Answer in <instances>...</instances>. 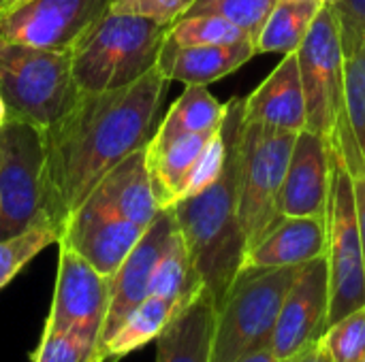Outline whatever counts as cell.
<instances>
[{
	"instance_id": "obj_1",
	"label": "cell",
	"mask_w": 365,
	"mask_h": 362,
	"mask_svg": "<svg viewBox=\"0 0 365 362\" xmlns=\"http://www.w3.org/2000/svg\"><path fill=\"white\" fill-rule=\"evenodd\" d=\"M167 83L154 66L124 87L79 92L64 115L43 130L45 218L60 233L96 183L128 154L145 147Z\"/></svg>"
},
{
	"instance_id": "obj_12",
	"label": "cell",
	"mask_w": 365,
	"mask_h": 362,
	"mask_svg": "<svg viewBox=\"0 0 365 362\" xmlns=\"http://www.w3.org/2000/svg\"><path fill=\"white\" fill-rule=\"evenodd\" d=\"M329 271L327 258L319 256L299 267L276 318L269 350L278 361H287L327 329Z\"/></svg>"
},
{
	"instance_id": "obj_14",
	"label": "cell",
	"mask_w": 365,
	"mask_h": 362,
	"mask_svg": "<svg viewBox=\"0 0 365 362\" xmlns=\"http://www.w3.org/2000/svg\"><path fill=\"white\" fill-rule=\"evenodd\" d=\"M143 230L145 228L139 224L81 203L79 209L66 220L58 243L68 245L98 273L113 277L141 239Z\"/></svg>"
},
{
	"instance_id": "obj_23",
	"label": "cell",
	"mask_w": 365,
	"mask_h": 362,
	"mask_svg": "<svg viewBox=\"0 0 365 362\" xmlns=\"http://www.w3.org/2000/svg\"><path fill=\"white\" fill-rule=\"evenodd\" d=\"M184 305V303H182ZM178 303H171L167 299L150 294L141 305H137L124 322L115 329V333L109 337L103 350V362H115L130 352L148 346L150 341H156L160 331L167 326V322L178 312Z\"/></svg>"
},
{
	"instance_id": "obj_15",
	"label": "cell",
	"mask_w": 365,
	"mask_h": 362,
	"mask_svg": "<svg viewBox=\"0 0 365 362\" xmlns=\"http://www.w3.org/2000/svg\"><path fill=\"white\" fill-rule=\"evenodd\" d=\"M329 203V149L314 130H299L280 190V215L325 218Z\"/></svg>"
},
{
	"instance_id": "obj_6",
	"label": "cell",
	"mask_w": 365,
	"mask_h": 362,
	"mask_svg": "<svg viewBox=\"0 0 365 362\" xmlns=\"http://www.w3.org/2000/svg\"><path fill=\"white\" fill-rule=\"evenodd\" d=\"M327 149H329V203H327L325 258L329 271V312H327V326H329L365 305V267L353 177L340 149L331 141H327Z\"/></svg>"
},
{
	"instance_id": "obj_11",
	"label": "cell",
	"mask_w": 365,
	"mask_h": 362,
	"mask_svg": "<svg viewBox=\"0 0 365 362\" xmlns=\"http://www.w3.org/2000/svg\"><path fill=\"white\" fill-rule=\"evenodd\" d=\"M111 0H26L0 11V41L43 49H71Z\"/></svg>"
},
{
	"instance_id": "obj_5",
	"label": "cell",
	"mask_w": 365,
	"mask_h": 362,
	"mask_svg": "<svg viewBox=\"0 0 365 362\" xmlns=\"http://www.w3.org/2000/svg\"><path fill=\"white\" fill-rule=\"evenodd\" d=\"M0 94L9 117L47 128L75 102L71 51L0 41Z\"/></svg>"
},
{
	"instance_id": "obj_10",
	"label": "cell",
	"mask_w": 365,
	"mask_h": 362,
	"mask_svg": "<svg viewBox=\"0 0 365 362\" xmlns=\"http://www.w3.org/2000/svg\"><path fill=\"white\" fill-rule=\"evenodd\" d=\"M56 288L45 331H71L98 346L109 309L111 277L98 273L68 245L58 243Z\"/></svg>"
},
{
	"instance_id": "obj_34",
	"label": "cell",
	"mask_w": 365,
	"mask_h": 362,
	"mask_svg": "<svg viewBox=\"0 0 365 362\" xmlns=\"http://www.w3.org/2000/svg\"><path fill=\"white\" fill-rule=\"evenodd\" d=\"M338 19L344 58L357 53L365 41V0H325Z\"/></svg>"
},
{
	"instance_id": "obj_26",
	"label": "cell",
	"mask_w": 365,
	"mask_h": 362,
	"mask_svg": "<svg viewBox=\"0 0 365 362\" xmlns=\"http://www.w3.org/2000/svg\"><path fill=\"white\" fill-rule=\"evenodd\" d=\"M252 38L246 30L231 23L229 19H222L218 15H188L175 19L165 41L180 47H195V45H229ZM255 41V38H252Z\"/></svg>"
},
{
	"instance_id": "obj_27",
	"label": "cell",
	"mask_w": 365,
	"mask_h": 362,
	"mask_svg": "<svg viewBox=\"0 0 365 362\" xmlns=\"http://www.w3.org/2000/svg\"><path fill=\"white\" fill-rule=\"evenodd\" d=\"M60 241V230L49 222L34 224L19 235L0 239V290L6 288L24 267L45 247Z\"/></svg>"
},
{
	"instance_id": "obj_8",
	"label": "cell",
	"mask_w": 365,
	"mask_h": 362,
	"mask_svg": "<svg viewBox=\"0 0 365 362\" xmlns=\"http://www.w3.org/2000/svg\"><path fill=\"white\" fill-rule=\"evenodd\" d=\"M43 173V128L6 117L0 128V239L49 222L45 218Z\"/></svg>"
},
{
	"instance_id": "obj_36",
	"label": "cell",
	"mask_w": 365,
	"mask_h": 362,
	"mask_svg": "<svg viewBox=\"0 0 365 362\" xmlns=\"http://www.w3.org/2000/svg\"><path fill=\"white\" fill-rule=\"evenodd\" d=\"M280 362H334V361H331V356H329V352H327V348H325L323 339L319 337L317 341L308 344L304 350H299V352H297V354H293L291 358H287V361H280Z\"/></svg>"
},
{
	"instance_id": "obj_25",
	"label": "cell",
	"mask_w": 365,
	"mask_h": 362,
	"mask_svg": "<svg viewBox=\"0 0 365 362\" xmlns=\"http://www.w3.org/2000/svg\"><path fill=\"white\" fill-rule=\"evenodd\" d=\"M199 288H203V286L192 269V262H190L186 243L180 235V228L175 226V230L169 237V243L152 273L150 294L182 305Z\"/></svg>"
},
{
	"instance_id": "obj_40",
	"label": "cell",
	"mask_w": 365,
	"mask_h": 362,
	"mask_svg": "<svg viewBox=\"0 0 365 362\" xmlns=\"http://www.w3.org/2000/svg\"><path fill=\"white\" fill-rule=\"evenodd\" d=\"M293 2H325V0H293Z\"/></svg>"
},
{
	"instance_id": "obj_30",
	"label": "cell",
	"mask_w": 365,
	"mask_h": 362,
	"mask_svg": "<svg viewBox=\"0 0 365 362\" xmlns=\"http://www.w3.org/2000/svg\"><path fill=\"white\" fill-rule=\"evenodd\" d=\"M334 362H357L365 354V305L329 324L321 335Z\"/></svg>"
},
{
	"instance_id": "obj_19",
	"label": "cell",
	"mask_w": 365,
	"mask_h": 362,
	"mask_svg": "<svg viewBox=\"0 0 365 362\" xmlns=\"http://www.w3.org/2000/svg\"><path fill=\"white\" fill-rule=\"evenodd\" d=\"M214 326V297L199 288L156 337V362H212Z\"/></svg>"
},
{
	"instance_id": "obj_18",
	"label": "cell",
	"mask_w": 365,
	"mask_h": 362,
	"mask_svg": "<svg viewBox=\"0 0 365 362\" xmlns=\"http://www.w3.org/2000/svg\"><path fill=\"white\" fill-rule=\"evenodd\" d=\"M327 252L325 218L280 215L267 233L246 252L244 267L278 269L302 267Z\"/></svg>"
},
{
	"instance_id": "obj_20",
	"label": "cell",
	"mask_w": 365,
	"mask_h": 362,
	"mask_svg": "<svg viewBox=\"0 0 365 362\" xmlns=\"http://www.w3.org/2000/svg\"><path fill=\"white\" fill-rule=\"evenodd\" d=\"M255 53L257 47L252 38L229 45L195 47H180L163 41L156 68L169 81H182L184 85H207L235 73L250 58H255Z\"/></svg>"
},
{
	"instance_id": "obj_22",
	"label": "cell",
	"mask_w": 365,
	"mask_h": 362,
	"mask_svg": "<svg viewBox=\"0 0 365 362\" xmlns=\"http://www.w3.org/2000/svg\"><path fill=\"white\" fill-rule=\"evenodd\" d=\"M225 111L227 102L222 105L218 98H214L205 85H186L148 143L165 145L188 132H214L220 128Z\"/></svg>"
},
{
	"instance_id": "obj_41",
	"label": "cell",
	"mask_w": 365,
	"mask_h": 362,
	"mask_svg": "<svg viewBox=\"0 0 365 362\" xmlns=\"http://www.w3.org/2000/svg\"><path fill=\"white\" fill-rule=\"evenodd\" d=\"M357 362H365V354H364V356H361V358H359V361H357Z\"/></svg>"
},
{
	"instance_id": "obj_17",
	"label": "cell",
	"mask_w": 365,
	"mask_h": 362,
	"mask_svg": "<svg viewBox=\"0 0 365 362\" xmlns=\"http://www.w3.org/2000/svg\"><path fill=\"white\" fill-rule=\"evenodd\" d=\"M244 122L293 132L306 128V98L297 51L282 55V62L269 73V77L244 98Z\"/></svg>"
},
{
	"instance_id": "obj_9",
	"label": "cell",
	"mask_w": 365,
	"mask_h": 362,
	"mask_svg": "<svg viewBox=\"0 0 365 362\" xmlns=\"http://www.w3.org/2000/svg\"><path fill=\"white\" fill-rule=\"evenodd\" d=\"M306 98V128L325 141L334 137L344 109V51L334 9L323 2L297 49Z\"/></svg>"
},
{
	"instance_id": "obj_21",
	"label": "cell",
	"mask_w": 365,
	"mask_h": 362,
	"mask_svg": "<svg viewBox=\"0 0 365 362\" xmlns=\"http://www.w3.org/2000/svg\"><path fill=\"white\" fill-rule=\"evenodd\" d=\"M214 132H188L165 145L145 143V162L154 188V196L160 209H169L180 201L182 188L199 160L201 151L210 143Z\"/></svg>"
},
{
	"instance_id": "obj_24",
	"label": "cell",
	"mask_w": 365,
	"mask_h": 362,
	"mask_svg": "<svg viewBox=\"0 0 365 362\" xmlns=\"http://www.w3.org/2000/svg\"><path fill=\"white\" fill-rule=\"evenodd\" d=\"M323 2L280 0L261 26L255 47L257 53H293L304 43Z\"/></svg>"
},
{
	"instance_id": "obj_3",
	"label": "cell",
	"mask_w": 365,
	"mask_h": 362,
	"mask_svg": "<svg viewBox=\"0 0 365 362\" xmlns=\"http://www.w3.org/2000/svg\"><path fill=\"white\" fill-rule=\"evenodd\" d=\"M169 26L107 11L68 49L79 92L124 87L156 66Z\"/></svg>"
},
{
	"instance_id": "obj_4",
	"label": "cell",
	"mask_w": 365,
	"mask_h": 362,
	"mask_svg": "<svg viewBox=\"0 0 365 362\" xmlns=\"http://www.w3.org/2000/svg\"><path fill=\"white\" fill-rule=\"evenodd\" d=\"M299 267H244L216 307L212 362H235L269 346L278 312Z\"/></svg>"
},
{
	"instance_id": "obj_31",
	"label": "cell",
	"mask_w": 365,
	"mask_h": 362,
	"mask_svg": "<svg viewBox=\"0 0 365 362\" xmlns=\"http://www.w3.org/2000/svg\"><path fill=\"white\" fill-rule=\"evenodd\" d=\"M344 109L365 158V41L351 58H344Z\"/></svg>"
},
{
	"instance_id": "obj_37",
	"label": "cell",
	"mask_w": 365,
	"mask_h": 362,
	"mask_svg": "<svg viewBox=\"0 0 365 362\" xmlns=\"http://www.w3.org/2000/svg\"><path fill=\"white\" fill-rule=\"evenodd\" d=\"M235 362H280V361L274 356V352L269 350V346H265V348H259V350H255V352H250V354L242 356L240 361H235Z\"/></svg>"
},
{
	"instance_id": "obj_16",
	"label": "cell",
	"mask_w": 365,
	"mask_h": 362,
	"mask_svg": "<svg viewBox=\"0 0 365 362\" xmlns=\"http://www.w3.org/2000/svg\"><path fill=\"white\" fill-rule=\"evenodd\" d=\"M83 203L148 228L158 215L160 205L154 196L145 162V147L128 154L122 162H118L96 183Z\"/></svg>"
},
{
	"instance_id": "obj_32",
	"label": "cell",
	"mask_w": 365,
	"mask_h": 362,
	"mask_svg": "<svg viewBox=\"0 0 365 362\" xmlns=\"http://www.w3.org/2000/svg\"><path fill=\"white\" fill-rule=\"evenodd\" d=\"M329 141L340 149V154L351 171V177H353V192H355V205H357V222H359V237H361L365 267V158L349 122H342Z\"/></svg>"
},
{
	"instance_id": "obj_7",
	"label": "cell",
	"mask_w": 365,
	"mask_h": 362,
	"mask_svg": "<svg viewBox=\"0 0 365 362\" xmlns=\"http://www.w3.org/2000/svg\"><path fill=\"white\" fill-rule=\"evenodd\" d=\"M297 132L244 122L237 215L248 250L280 218V190Z\"/></svg>"
},
{
	"instance_id": "obj_2",
	"label": "cell",
	"mask_w": 365,
	"mask_h": 362,
	"mask_svg": "<svg viewBox=\"0 0 365 362\" xmlns=\"http://www.w3.org/2000/svg\"><path fill=\"white\" fill-rule=\"evenodd\" d=\"M244 130V98L227 102L222 132L227 160L220 177L205 190L180 198L173 207L175 224L186 243L192 269L201 286L214 297L216 307L227 297L246 260V237L237 215L240 145Z\"/></svg>"
},
{
	"instance_id": "obj_28",
	"label": "cell",
	"mask_w": 365,
	"mask_h": 362,
	"mask_svg": "<svg viewBox=\"0 0 365 362\" xmlns=\"http://www.w3.org/2000/svg\"><path fill=\"white\" fill-rule=\"evenodd\" d=\"M278 2L280 0H192V4L180 17L218 15L246 30L252 38H257L261 26Z\"/></svg>"
},
{
	"instance_id": "obj_13",
	"label": "cell",
	"mask_w": 365,
	"mask_h": 362,
	"mask_svg": "<svg viewBox=\"0 0 365 362\" xmlns=\"http://www.w3.org/2000/svg\"><path fill=\"white\" fill-rule=\"evenodd\" d=\"M175 218L171 209H160L158 215L152 220V224L143 230L137 245L130 250L126 260L120 265L115 275L111 277V297H109V309L103 322L98 352L103 358L105 344L115 333V329L124 322V318L141 305L150 297V282L152 273L169 243V237L175 230Z\"/></svg>"
},
{
	"instance_id": "obj_33",
	"label": "cell",
	"mask_w": 365,
	"mask_h": 362,
	"mask_svg": "<svg viewBox=\"0 0 365 362\" xmlns=\"http://www.w3.org/2000/svg\"><path fill=\"white\" fill-rule=\"evenodd\" d=\"M225 160H227V137H225L222 124H220L218 132L210 139V143L201 151L199 160L195 162L184 188H182L180 198L192 196V194L205 190L207 186H212L220 177V173L225 169Z\"/></svg>"
},
{
	"instance_id": "obj_35",
	"label": "cell",
	"mask_w": 365,
	"mask_h": 362,
	"mask_svg": "<svg viewBox=\"0 0 365 362\" xmlns=\"http://www.w3.org/2000/svg\"><path fill=\"white\" fill-rule=\"evenodd\" d=\"M190 4L192 0H111L109 11L122 15H137L171 26Z\"/></svg>"
},
{
	"instance_id": "obj_29",
	"label": "cell",
	"mask_w": 365,
	"mask_h": 362,
	"mask_svg": "<svg viewBox=\"0 0 365 362\" xmlns=\"http://www.w3.org/2000/svg\"><path fill=\"white\" fill-rule=\"evenodd\" d=\"M32 362H103L98 346L71 331H45Z\"/></svg>"
},
{
	"instance_id": "obj_38",
	"label": "cell",
	"mask_w": 365,
	"mask_h": 362,
	"mask_svg": "<svg viewBox=\"0 0 365 362\" xmlns=\"http://www.w3.org/2000/svg\"><path fill=\"white\" fill-rule=\"evenodd\" d=\"M6 117H9V109H6V102H4V98H2V94H0V128H2V124L6 122Z\"/></svg>"
},
{
	"instance_id": "obj_39",
	"label": "cell",
	"mask_w": 365,
	"mask_h": 362,
	"mask_svg": "<svg viewBox=\"0 0 365 362\" xmlns=\"http://www.w3.org/2000/svg\"><path fill=\"white\" fill-rule=\"evenodd\" d=\"M21 2H26V0H0V11H4V9H11V6H15V4H21Z\"/></svg>"
}]
</instances>
